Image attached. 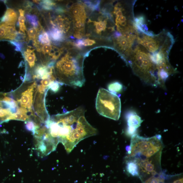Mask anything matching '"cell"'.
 <instances>
[{
  "label": "cell",
  "instance_id": "obj_1",
  "mask_svg": "<svg viewBox=\"0 0 183 183\" xmlns=\"http://www.w3.org/2000/svg\"><path fill=\"white\" fill-rule=\"evenodd\" d=\"M46 127L50 137L58 144H63L68 153L82 140L97 133L96 128L87 121L81 107L54 116L46 122Z\"/></svg>",
  "mask_w": 183,
  "mask_h": 183
},
{
  "label": "cell",
  "instance_id": "obj_15",
  "mask_svg": "<svg viewBox=\"0 0 183 183\" xmlns=\"http://www.w3.org/2000/svg\"><path fill=\"white\" fill-rule=\"evenodd\" d=\"M108 89L110 92L114 93H119L121 92L123 89V86L122 84L116 82L109 84Z\"/></svg>",
  "mask_w": 183,
  "mask_h": 183
},
{
  "label": "cell",
  "instance_id": "obj_17",
  "mask_svg": "<svg viewBox=\"0 0 183 183\" xmlns=\"http://www.w3.org/2000/svg\"><path fill=\"white\" fill-rule=\"evenodd\" d=\"M55 47L52 46L50 44L42 46L41 51L45 54H48L52 58L54 53H55Z\"/></svg>",
  "mask_w": 183,
  "mask_h": 183
},
{
  "label": "cell",
  "instance_id": "obj_13",
  "mask_svg": "<svg viewBox=\"0 0 183 183\" xmlns=\"http://www.w3.org/2000/svg\"><path fill=\"white\" fill-rule=\"evenodd\" d=\"M103 17H100L99 22H93L94 23L95 30L97 33L99 34L103 31H105L107 28V21L104 20L103 21Z\"/></svg>",
  "mask_w": 183,
  "mask_h": 183
},
{
  "label": "cell",
  "instance_id": "obj_25",
  "mask_svg": "<svg viewBox=\"0 0 183 183\" xmlns=\"http://www.w3.org/2000/svg\"><path fill=\"white\" fill-rule=\"evenodd\" d=\"M83 45L84 46H91L95 44V41L94 40L89 39L83 40Z\"/></svg>",
  "mask_w": 183,
  "mask_h": 183
},
{
  "label": "cell",
  "instance_id": "obj_6",
  "mask_svg": "<svg viewBox=\"0 0 183 183\" xmlns=\"http://www.w3.org/2000/svg\"><path fill=\"white\" fill-rule=\"evenodd\" d=\"M126 118L128 125L127 133L128 135L133 136L136 134V129L141 126L143 120L133 112L128 114Z\"/></svg>",
  "mask_w": 183,
  "mask_h": 183
},
{
  "label": "cell",
  "instance_id": "obj_16",
  "mask_svg": "<svg viewBox=\"0 0 183 183\" xmlns=\"http://www.w3.org/2000/svg\"><path fill=\"white\" fill-rule=\"evenodd\" d=\"M19 12L20 13V16L18 19L19 28L21 31L25 33L26 31L25 24L26 18L24 16L25 11L22 9H20Z\"/></svg>",
  "mask_w": 183,
  "mask_h": 183
},
{
  "label": "cell",
  "instance_id": "obj_11",
  "mask_svg": "<svg viewBox=\"0 0 183 183\" xmlns=\"http://www.w3.org/2000/svg\"><path fill=\"white\" fill-rule=\"evenodd\" d=\"M49 34L50 38L54 41L60 42L64 39L63 32L55 26L50 29Z\"/></svg>",
  "mask_w": 183,
  "mask_h": 183
},
{
  "label": "cell",
  "instance_id": "obj_19",
  "mask_svg": "<svg viewBox=\"0 0 183 183\" xmlns=\"http://www.w3.org/2000/svg\"><path fill=\"white\" fill-rule=\"evenodd\" d=\"M26 17L29 22L35 28H36L38 25V21L37 17L35 15L28 14Z\"/></svg>",
  "mask_w": 183,
  "mask_h": 183
},
{
  "label": "cell",
  "instance_id": "obj_14",
  "mask_svg": "<svg viewBox=\"0 0 183 183\" xmlns=\"http://www.w3.org/2000/svg\"><path fill=\"white\" fill-rule=\"evenodd\" d=\"M64 17L61 16L58 17L56 19L55 23L56 26L63 32H65L68 30L69 26H67Z\"/></svg>",
  "mask_w": 183,
  "mask_h": 183
},
{
  "label": "cell",
  "instance_id": "obj_22",
  "mask_svg": "<svg viewBox=\"0 0 183 183\" xmlns=\"http://www.w3.org/2000/svg\"><path fill=\"white\" fill-rule=\"evenodd\" d=\"M164 182V178L161 176L152 177L143 183H161Z\"/></svg>",
  "mask_w": 183,
  "mask_h": 183
},
{
  "label": "cell",
  "instance_id": "obj_23",
  "mask_svg": "<svg viewBox=\"0 0 183 183\" xmlns=\"http://www.w3.org/2000/svg\"><path fill=\"white\" fill-rule=\"evenodd\" d=\"M37 31L36 28H33L30 29L28 31V36L30 40L36 39L37 36Z\"/></svg>",
  "mask_w": 183,
  "mask_h": 183
},
{
  "label": "cell",
  "instance_id": "obj_8",
  "mask_svg": "<svg viewBox=\"0 0 183 183\" xmlns=\"http://www.w3.org/2000/svg\"><path fill=\"white\" fill-rule=\"evenodd\" d=\"M29 112L28 110L24 108H19L16 113H13L9 117L8 120H16L27 121L30 118L28 114Z\"/></svg>",
  "mask_w": 183,
  "mask_h": 183
},
{
  "label": "cell",
  "instance_id": "obj_18",
  "mask_svg": "<svg viewBox=\"0 0 183 183\" xmlns=\"http://www.w3.org/2000/svg\"><path fill=\"white\" fill-rule=\"evenodd\" d=\"M39 40L42 44L49 45L50 44V41L48 34L44 32L39 36Z\"/></svg>",
  "mask_w": 183,
  "mask_h": 183
},
{
  "label": "cell",
  "instance_id": "obj_12",
  "mask_svg": "<svg viewBox=\"0 0 183 183\" xmlns=\"http://www.w3.org/2000/svg\"><path fill=\"white\" fill-rule=\"evenodd\" d=\"M34 50L31 48H29L24 52V55L26 60L31 68L34 67L36 61V58Z\"/></svg>",
  "mask_w": 183,
  "mask_h": 183
},
{
  "label": "cell",
  "instance_id": "obj_5",
  "mask_svg": "<svg viewBox=\"0 0 183 183\" xmlns=\"http://www.w3.org/2000/svg\"><path fill=\"white\" fill-rule=\"evenodd\" d=\"M36 87V83L35 82L22 93L20 99L18 100V102L21 105V107L26 109L29 112L32 111L34 89Z\"/></svg>",
  "mask_w": 183,
  "mask_h": 183
},
{
  "label": "cell",
  "instance_id": "obj_7",
  "mask_svg": "<svg viewBox=\"0 0 183 183\" xmlns=\"http://www.w3.org/2000/svg\"><path fill=\"white\" fill-rule=\"evenodd\" d=\"M17 32L14 25L0 23V40H13L17 36Z\"/></svg>",
  "mask_w": 183,
  "mask_h": 183
},
{
  "label": "cell",
  "instance_id": "obj_2",
  "mask_svg": "<svg viewBox=\"0 0 183 183\" xmlns=\"http://www.w3.org/2000/svg\"><path fill=\"white\" fill-rule=\"evenodd\" d=\"M83 60L67 54L56 63V77L60 83L81 87L85 79L83 72Z\"/></svg>",
  "mask_w": 183,
  "mask_h": 183
},
{
  "label": "cell",
  "instance_id": "obj_4",
  "mask_svg": "<svg viewBox=\"0 0 183 183\" xmlns=\"http://www.w3.org/2000/svg\"><path fill=\"white\" fill-rule=\"evenodd\" d=\"M96 107L99 114L105 117L115 120L120 118L121 103L119 97L106 89H99L97 96Z\"/></svg>",
  "mask_w": 183,
  "mask_h": 183
},
{
  "label": "cell",
  "instance_id": "obj_20",
  "mask_svg": "<svg viewBox=\"0 0 183 183\" xmlns=\"http://www.w3.org/2000/svg\"><path fill=\"white\" fill-rule=\"evenodd\" d=\"M100 2L97 1L96 2H92L89 1H85L84 3L89 8L92 10H98L99 9V5Z\"/></svg>",
  "mask_w": 183,
  "mask_h": 183
},
{
  "label": "cell",
  "instance_id": "obj_10",
  "mask_svg": "<svg viewBox=\"0 0 183 183\" xmlns=\"http://www.w3.org/2000/svg\"><path fill=\"white\" fill-rule=\"evenodd\" d=\"M126 170L128 174L133 176H138L139 167L134 161L126 158Z\"/></svg>",
  "mask_w": 183,
  "mask_h": 183
},
{
  "label": "cell",
  "instance_id": "obj_28",
  "mask_svg": "<svg viewBox=\"0 0 183 183\" xmlns=\"http://www.w3.org/2000/svg\"><path fill=\"white\" fill-rule=\"evenodd\" d=\"M183 183V178H181L177 179V180L174 181L173 182V183Z\"/></svg>",
  "mask_w": 183,
  "mask_h": 183
},
{
  "label": "cell",
  "instance_id": "obj_24",
  "mask_svg": "<svg viewBox=\"0 0 183 183\" xmlns=\"http://www.w3.org/2000/svg\"><path fill=\"white\" fill-rule=\"evenodd\" d=\"M59 83L56 81H54L50 84L49 88L54 92H56L60 88Z\"/></svg>",
  "mask_w": 183,
  "mask_h": 183
},
{
  "label": "cell",
  "instance_id": "obj_9",
  "mask_svg": "<svg viewBox=\"0 0 183 183\" xmlns=\"http://www.w3.org/2000/svg\"><path fill=\"white\" fill-rule=\"evenodd\" d=\"M17 18V13L12 9L8 8L2 19V22L9 25H14Z\"/></svg>",
  "mask_w": 183,
  "mask_h": 183
},
{
  "label": "cell",
  "instance_id": "obj_26",
  "mask_svg": "<svg viewBox=\"0 0 183 183\" xmlns=\"http://www.w3.org/2000/svg\"><path fill=\"white\" fill-rule=\"evenodd\" d=\"M75 45L77 47L79 48H83V40H77L75 41Z\"/></svg>",
  "mask_w": 183,
  "mask_h": 183
},
{
  "label": "cell",
  "instance_id": "obj_27",
  "mask_svg": "<svg viewBox=\"0 0 183 183\" xmlns=\"http://www.w3.org/2000/svg\"><path fill=\"white\" fill-rule=\"evenodd\" d=\"M11 42L12 44L16 46V49H15V50L18 51H21V47L20 44L16 41H11Z\"/></svg>",
  "mask_w": 183,
  "mask_h": 183
},
{
  "label": "cell",
  "instance_id": "obj_21",
  "mask_svg": "<svg viewBox=\"0 0 183 183\" xmlns=\"http://www.w3.org/2000/svg\"><path fill=\"white\" fill-rule=\"evenodd\" d=\"M41 4L44 9L51 10L53 9V7L55 5V3L51 1H44L41 2Z\"/></svg>",
  "mask_w": 183,
  "mask_h": 183
},
{
  "label": "cell",
  "instance_id": "obj_3",
  "mask_svg": "<svg viewBox=\"0 0 183 183\" xmlns=\"http://www.w3.org/2000/svg\"><path fill=\"white\" fill-rule=\"evenodd\" d=\"M161 136L159 135L145 138L136 134L132 136L131 153L126 158L137 162L147 160L161 154L163 146Z\"/></svg>",
  "mask_w": 183,
  "mask_h": 183
}]
</instances>
